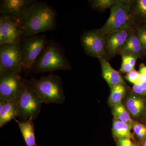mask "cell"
I'll use <instances>...</instances> for the list:
<instances>
[{
    "label": "cell",
    "instance_id": "cell-1",
    "mask_svg": "<svg viewBox=\"0 0 146 146\" xmlns=\"http://www.w3.org/2000/svg\"><path fill=\"white\" fill-rule=\"evenodd\" d=\"M57 18L53 7L44 1H36L29 7L19 22L23 38L53 31L57 26Z\"/></svg>",
    "mask_w": 146,
    "mask_h": 146
},
{
    "label": "cell",
    "instance_id": "cell-2",
    "mask_svg": "<svg viewBox=\"0 0 146 146\" xmlns=\"http://www.w3.org/2000/svg\"><path fill=\"white\" fill-rule=\"evenodd\" d=\"M71 68L63 47L54 40L49 39L31 72L35 74H42L57 70H70Z\"/></svg>",
    "mask_w": 146,
    "mask_h": 146
},
{
    "label": "cell",
    "instance_id": "cell-3",
    "mask_svg": "<svg viewBox=\"0 0 146 146\" xmlns=\"http://www.w3.org/2000/svg\"><path fill=\"white\" fill-rule=\"evenodd\" d=\"M24 80L39 94L44 103L61 104L65 101L63 82L57 75L50 74L39 78Z\"/></svg>",
    "mask_w": 146,
    "mask_h": 146
},
{
    "label": "cell",
    "instance_id": "cell-4",
    "mask_svg": "<svg viewBox=\"0 0 146 146\" xmlns=\"http://www.w3.org/2000/svg\"><path fill=\"white\" fill-rule=\"evenodd\" d=\"M130 2L118 1L110 8V14L106 23L99 29L103 35L132 28L133 19Z\"/></svg>",
    "mask_w": 146,
    "mask_h": 146
},
{
    "label": "cell",
    "instance_id": "cell-5",
    "mask_svg": "<svg viewBox=\"0 0 146 146\" xmlns=\"http://www.w3.org/2000/svg\"><path fill=\"white\" fill-rule=\"evenodd\" d=\"M25 83L23 90L17 99L18 120L21 122L34 121L41 112L43 103L42 98L39 94Z\"/></svg>",
    "mask_w": 146,
    "mask_h": 146
},
{
    "label": "cell",
    "instance_id": "cell-6",
    "mask_svg": "<svg viewBox=\"0 0 146 146\" xmlns=\"http://www.w3.org/2000/svg\"><path fill=\"white\" fill-rule=\"evenodd\" d=\"M24 70L23 55L19 44L0 46V77Z\"/></svg>",
    "mask_w": 146,
    "mask_h": 146
},
{
    "label": "cell",
    "instance_id": "cell-7",
    "mask_svg": "<svg viewBox=\"0 0 146 146\" xmlns=\"http://www.w3.org/2000/svg\"><path fill=\"white\" fill-rule=\"evenodd\" d=\"M47 40L44 35H38L22 39L20 46L24 70L31 71L36 59L44 49Z\"/></svg>",
    "mask_w": 146,
    "mask_h": 146
},
{
    "label": "cell",
    "instance_id": "cell-8",
    "mask_svg": "<svg viewBox=\"0 0 146 146\" xmlns=\"http://www.w3.org/2000/svg\"><path fill=\"white\" fill-rule=\"evenodd\" d=\"M19 74L12 73L0 77V101L15 100L20 96L26 83Z\"/></svg>",
    "mask_w": 146,
    "mask_h": 146
},
{
    "label": "cell",
    "instance_id": "cell-9",
    "mask_svg": "<svg viewBox=\"0 0 146 146\" xmlns=\"http://www.w3.org/2000/svg\"><path fill=\"white\" fill-rule=\"evenodd\" d=\"M80 39L86 54L98 59L106 57L104 36L99 29L85 31Z\"/></svg>",
    "mask_w": 146,
    "mask_h": 146
},
{
    "label": "cell",
    "instance_id": "cell-10",
    "mask_svg": "<svg viewBox=\"0 0 146 146\" xmlns=\"http://www.w3.org/2000/svg\"><path fill=\"white\" fill-rule=\"evenodd\" d=\"M23 38L19 22L0 17V45L19 44Z\"/></svg>",
    "mask_w": 146,
    "mask_h": 146
},
{
    "label": "cell",
    "instance_id": "cell-11",
    "mask_svg": "<svg viewBox=\"0 0 146 146\" xmlns=\"http://www.w3.org/2000/svg\"><path fill=\"white\" fill-rule=\"evenodd\" d=\"M36 0H3L0 3L1 16L20 22L24 13Z\"/></svg>",
    "mask_w": 146,
    "mask_h": 146
},
{
    "label": "cell",
    "instance_id": "cell-12",
    "mask_svg": "<svg viewBox=\"0 0 146 146\" xmlns=\"http://www.w3.org/2000/svg\"><path fill=\"white\" fill-rule=\"evenodd\" d=\"M133 30L132 28L104 35L106 57H112L117 54H119L122 48Z\"/></svg>",
    "mask_w": 146,
    "mask_h": 146
},
{
    "label": "cell",
    "instance_id": "cell-13",
    "mask_svg": "<svg viewBox=\"0 0 146 146\" xmlns=\"http://www.w3.org/2000/svg\"><path fill=\"white\" fill-rule=\"evenodd\" d=\"M101 65L102 75L110 88L119 84H125V82L120 73L112 68L106 58L99 59Z\"/></svg>",
    "mask_w": 146,
    "mask_h": 146
},
{
    "label": "cell",
    "instance_id": "cell-14",
    "mask_svg": "<svg viewBox=\"0 0 146 146\" xmlns=\"http://www.w3.org/2000/svg\"><path fill=\"white\" fill-rule=\"evenodd\" d=\"M18 115L17 100L0 101V127H3L12 120H15Z\"/></svg>",
    "mask_w": 146,
    "mask_h": 146
},
{
    "label": "cell",
    "instance_id": "cell-15",
    "mask_svg": "<svg viewBox=\"0 0 146 146\" xmlns=\"http://www.w3.org/2000/svg\"><path fill=\"white\" fill-rule=\"evenodd\" d=\"M143 50V49L137 33L133 30L122 48L119 54L132 55L138 57Z\"/></svg>",
    "mask_w": 146,
    "mask_h": 146
},
{
    "label": "cell",
    "instance_id": "cell-16",
    "mask_svg": "<svg viewBox=\"0 0 146 146\" xmlns=\"http://www.w3.org/2000/svg\"><path fill=\"white\" fill-rule=\"evenodd\" d=\"M15 120L18 124L26 146H38L35 141L33 121L21 122L16 119Z\"/></svg>",
    "mask_w": 146,
    "mask_h": 146
},
{
    "label": "cell",
    "instance_id": "cell-17",
    "mask_svg": "<svg viewBox=\"0 0 146 146\" xmlns=\"http://www.w3.org/2000/svg\"><path fill=\"white\" fill-rule=\"evenodd\" d=\"M126 107L132 117H137L141 115L144 110L145 103L141 98L131 95L127 99Z\"/></svg>",
    "mask_w": 146,
    "mask_h": 146
},
{
    "label": "cell",
    "instance_id": "cell-18",
    "mask_svg": "<svg viewBox=\"0 0 146 146\" xmlns=\"http://www.w3.org/2000/svg\"><path fill=\"white\" fill-rule=\"evenodd\" d=\"M131 128L125 123L114 118L112 124V131L113 135L116 138H133L131 132Z\"/></svg>",
    "mask_w": 146,
    "mask_h": 146
},
{
    "label": "cell",
    "instance_id": "cell-19",
    "mask_svg": "<svg viewBox=\"0 0 146 146\" xmlns=\"http://www.w3.org/2000/svg\"><path fill=\"white\" fill-rule=\"evenodd\" d=\"M125 93V88L124 84H118L111 88V92L108 100L110 105L113 107L121 104Z\"/></svg>",
    "mask_w": 146,
    "mask_h": 146
},
{
    "label": "cell",
    "instance_id": "cell-20",
    "mask_svg": "<svg viewBox=\"0 0 146 146\" xmlns=\"http://www.w3.org/2000/svg\"><path fill=\"white\" fill-rule=\"evenodd\" d=\"M113 114L115 118L125 123L132 128L133 121L131 118L129 113L122 104L113 106Z\"/></svg>",
    "mask_w": 146,
    "mask_h": 146
},
{
    "label": "cell",
    "instance_id": "cell-21",
    "mask_svg": "<svg viewBox=\"0 0 146 146\" xmlns=\"http://www.w3.org/2000/svg\"><path fill=\"white\" fill-rule=\"evenodd\" d=\"M132 18L139 20H146V0H137L134 1L132 9L131 7Z\"/></svg>",
    "mask_w": 146,
    "mask_h": 146
},
{
    "label": "cell",
    "instance_id": "cell-22",
    "mask_svg": "<svg viewBox=\"0 0 146 146\" xmlns=\"http://www.w3.org/2000/svg\"><path fill=\"white\" fill-rule=\"evenodd\" d=\"M118 0H94L90 1L91 7L96 10L104 11L117 2Z\"/></svg>",
    "mask_w": 146,
    "mask_h": 146
},
{
    "label": "cell",
    "instance_id": "cell-23",
    "mask_svg": "<svg viewBox=\"0 0 146 146\" xmlns=\"http://www.w3.org/2000/svg\"><path fill=\"white\" fill-rule=\"evenodd\" d=\"M132 128L136 136L140 139L142 140L146 138V126L133 121Z\"/></svg>",
    "mask_w": 146,
    "mask_h": 146
},
{
    "label": "cell",
    "instance_id": "cell-24",
    "mask_svg": "<svg viewBox=\"0 0 146 146\" xmlns=\"http://www.w3.org/2000/svg\"><path fill=\"white\" fill-rule=\"evenodd\" d=\"M140 76V73L134 69L133 70L127 73L125 78L128 81L133 84H140L141 83L139 80Z\"/></svg>",
    "mask_w": 146,
    "mask_h": 146
},
{
    "label": "cell",
    "instance_id": "cell-25",
    "mask_svg": "<svg viewBox=\"0 0 146 146\" xmlns=\"http://www.w3.org/2000/svg\"><path fill=\"white\" fill-rule=\"evenodd\" d=\"M137 35L141 42L143 49L146 50V27L139 29L137 33Z\"/></svg>",
    "mask_w": 146,
    "mask_h": 146
},
{
    "label": "cell",
    "instance_id": "cell-26",
    "mask_svg": "<svg viewBox=\"0 0 146 146\" xmlns=\"http://www.w3.org/2000/svg\"><path fill=\"white\" fill-rule=\"evenodd\" d=\"M121 56L122 59L125 60L133 68L135 67L136 60L138 57L136 56L128 54H122Z\"/></svg>",
    "mask_w": 146,
    "mask_h": 146
},
{
    "label": "cell",
    "instance_id": "cell-27",
    "mask_svg": "<svg viewBox=\"0 0 146 146\" xmlns=\"http://www.w3.org/2000/svg\"><path fill=\"white\" fill-rule=\"evenodd\" d=\"M134 68L132 67L130 64L122 59L121 66L120 69V72L123 73H128L134 70Z\"/></svg>",
    "mask_w": 146,
    "mask_h": 146
},
{
    "label": "cell",
    "instance_id": "cell-28",
    "mask_svg": "<svg viewBox=\"0 0 146 146\" xmlns=\"http://www.w3.org/2000/svg\"><path fill=\"white\" fill-rule=\"evenodd\" d=\"M117 146H137L132 143L130 138H121L118 140Z\"/></svg>",
    "mask_w": 146,
    "mask_h": 146
},
{
    "label": "cell",
    "instance_id": "cell-29",
    "mask_svg": "<svg viewBox=\"0 0 146 146\" xmlns=\"http://www.w3.org/2000/svg\"><path fill=\"white\" fill-rule=\"evenodd\" d=\"M132 89L136 94L141 95H146V92L144 91L140 84H133Z\"/></svg>",
    "mask_w": 146,
    "mask_h": 146
},
{
    "label": "cell",
    "instance_id": "cell-30",
    "mask_svg": "<svg viewBox=\"0 0 146 146\" xmlns=\"http://www.w3.org/2000/svg\"><path fill=\"white\" fill-rule=\"evenodd\" d=\"M139 72L141 74L144 76L146 78V66L142 65L141 66Z\"/></svg>",
    "mask_w": 146,
    "mask_h": 146
},
{
    "label": "cell",
    "instance_id": "cell-31",
    "mask_svg": "<svg viewBox=\"0 0 146 146\" xmlns=\"http://www.w3.org/2000/svg\"><path fill=\"white\" fill-rule=\"evenodd\" d=\"M142 88L143 89L144 91L146 93V81L143 82L141 84H140Z\"/></svg>",
    "mask_w": 146,
    "mask_h": 146
},
{
    "label": "cell",
    "instance_id": "cell-32",
    "mask_svg": "<svg viewBox=\"0 0 146 146\" xmlns=\"http://www.w3.org/2000/svg\"><path fill=\"white\" fill-rule=\"evenodd\" d=\"M144 146H146V139L145 140V142H144Z\"/></svg>",
    "mask_w": 146,
    "mask_h": 146
}]
</instances>
